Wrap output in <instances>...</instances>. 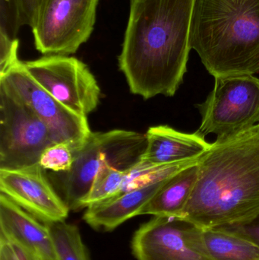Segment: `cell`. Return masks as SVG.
Masks as SVG:
<instances>
[{
  "label": "cell",
  "instance_id": "6da1fadb",
  "mask_svg": "<svg viewBox=\"0 0 259 260\" xmlns=\"http://www.w3.org/2000/svg\"><path fill=\"white\" fill-rule=\"evenodd\" d=\"M196 0H130L119 67L131 92L173 97L183 82Z\"/></svg>",
  "mask_w": 259,
  "mask_h": 260
},
{
  "label": "cell",
  "instance_id": "7a4b0ae2",
  "mask_svg": "<svg viewBox=\"0 0 259 260\" xmlns=\"http://www.w3.org/2000/svg\"><path fill=\"white\" fill-rule=\"evenodd\" d=\"M198 167L196 186L179 218L208 229L259 216V123L217 139L199 157Z\"/></svg>",
  "mask_w": 259,
  "mask_h": 260
},
{
  "label": "cell",
  "instance_id": "3957f363",
  "mask_svg": "<svg viewBox=\"0 0 259 260\" xmlns=\"http://www.w3.org/2000/svg\"><path fill=\"white\" fill-rule=\"evenodd\" d=\"M190 45L214 78L259 73V0H196Z\"/></svg>",
  "mask_w": 259,
  "mask_h": 260
},
{
  "label": "cell",
  "instance_id": "277c9868",
  "mask_svg": "<svg viewBox=\"0 0 259 260\" xmlns=\"http://www.w3.org/2000/svg\"><path fill=\"white\" fill-rule=\"evenodd\" d=\"M145 134L114 129L93 133L83 146L74 151V162L68 172L59 173L64 201L69 210L82 209L93 180L105 161L128 171L141 160L145 150Z\"/></svg>",
  "mask_w": 259,
  "mask_h": 260
},
{
  "label": "cell",
  "instance_id": "5b68a950",
  "mask_svg": "<svg viewBox=\"0 0 259 260\" xmlns=\"http://www.w3.org/2000/svg\"><path fill=\"white\" fill-rule=\"evenodd\" d=\"M54 143L45 123L6 82L0 80V170L40 165L43 151Z\"/></svg>",
  "mask_w": 259,
  "mask_h": 260
},
{
  "label": "cell",
  "instance_id": "8992f818",
  "mask_svg": "<svg viewBox=\"0 0 259 260\" xmlns=\"http://www.w3.org/2000/svg\"><path fill=\"white\" fill-rule=\"evenodd\" d=\"M214 88L197 105L202 116L198 133L225 139L259 123V78L252 75L214 78Z\"/></svg>",
  "mask_w": 259,
  "mask_h": 260
},
{
  "label": "cell",
  "instance_id": "52a82bcc",
  "mask_svg": "<svg viewBox=\"0 0 259 260\" xmlns=\"http://www.w3.org/2000/svg\"><path fill=\"white\" fill-rule=\"evenodd\" d=\"M99 0H41L32 25L36 50L43 54L76 53L94 29Z\"/></svg>",
  "mask_w": 259,
  "mask_h": 260
},
{
  "label": "cell",
  "instance_id": "ba28073f",
  "mask_svg": "<svg viewBox=\"0 0 259 260\" xmlns=\"http://www.w3.org/2000/svg\"><path fill=\"white\" fill-rule=\"evenodd\" d=\"M29 74L56 100L88 117L100 103V86L86 64L75 57L48 55L24 62Z\"/></svg>",
  "mask_w": 259,
  "mask_h": 260
},
{
  "label": "cell",
  "instance_id": "9c48e42d",
  "mask_svg": "<svg viewBox=\"0 0 259 260\" xmlns=\"http://www.w3.org/2000/svg\"><path fill=\"white\" fill-rule=\"evenodd\" d=\"M203 231L179 217L153 216L134 233L132 255L136 260H214Z\"/></svg>",
  "mask_w": 259,
  "mask_h": 260
},
{
  "label": "cell",
  "instance_id": "30bf717a",
  "mask_svg": "<svg viewBox=\"0 0 259 260\" xmlns=\"http://www.w3.org/2000/svg\"><path fill=\"white\" fill-rule=\"evenodd\" d=\"M0 80L6 82L45 123L55 143L65 142L76 151L92 133L87 117L73 112L46 91L29 74L24 62L19 61Z\"/></svg>",
  "mask_w": 259,
  "mask_h": 260
},
{
  "label": "cell",
  "instance_id": "8fae6325",
  "mask_svg": "<svg viewBox=\"0 0 259 260\" xmlns=\"http://www.w3.org/2000/svg\"><path fill=\"white\" fill-rule=\"evenodd\" d=\"M0 192L44 224L63 221L69 209L40 165L0 170Z\"/></svg>",
  "mask_w": 259,
  "mask_h": 260
},
{
  "label": "cell",
  "instance_id": "7c38bea8",
  "mask_svg": "<svg viewBox=\"0 0 259 260\" xmlns=\"http://www.w3.org/2000/svg\"><path fill=\"white\" fill-rule=\"evenodd\" d=\"M0 240L18 244L42 260H57L47 224L2 193Z\"/></svg>",
  "mask_w": 259,
  "mask_h": 260
},
{
  "label": "cell",
  "instance_id": "4fadbf2b",
  "mask_svg": "<svg viewBox=\"0 0 259 260\" xmlns=\"http://www.w3.org/2000/svg\"><path fill=\"white\" fill-rule=\"evenodd\" d=\"M147 145L141 161L162 165L199 158L211 143L198 132L185 133L169 126H152L145 133Z\"/></svg>",
  "mask_w": 259,
  "mask_h": 260
},
{
  "label": "cell",
  "instance_id": "5bb4252c",
  "mask_svg": "<svg viewBox=\"0 0 259 260\" xmlns=\"http://www.w3.org/2000/svg\"><path fill=\"white\" fill-rule=\"evenodd\" d=\"M169 179L121 192L91 205L86 208L83 220L94 230L113 232L128 220L138 216L141 209Z\"/></svg>",
  "mask_w": 259,
  "mask_h": 260
},
{
  "label": "cell",
  "instance_id": "9a60e30c",
  "mask_svg": "<svg viewBox=\"0 0 259 260\" xmlns=\"http://www.w3.org/2000/svg\"><path fill=\"white\" fill-rule=\"evenodd\" d=\"M198 174V163L175 174L141 209L139 215L180 217L193 193Z\"/></svg>",
  "mask_w": 259,
  "mask_h": 260
},
{
  "label": "cell",
  "instance_id": "2e32d148",
  "mask_svg": "<svg viewBox=\"0 0 259 260\" xmlns=\"http://www.w3.org/2000/svg\"><path fill=\"white\" fill-rule=\"evenodd\" d=\"M204 241L214 260H259V247L252 241L219 229H203Z\"/></svg>",
  "mask_w": 259,
  "mask_h": 260
},
{
  "label": "cell",
  "instance_id": "e0dca14e",
  "mask_svg": "<svg viewBox=\"0 0 259 260\" xmlns=\"http://www.w3.org/2000/svg\"><path fill=\"white\" fill-rule=\"evenodd\" d=\"M46 224L51 235L57 260H91L78 226L65 221Z\"/></svg>",
  "mask_w": 259,
  "mask_h": 260
},
{
  "label": "cell",
  "instance_id": "ac0fdd59",
  "mask_svg": "<svg viewBox=\"0 0 259 260\" xmlns=\"http://www.w3.org/2000/svg\"><path fill=\"white\" fill-rule=\"evenodd\" d=\"M126 171L105 161L93 180L91 189L82 203V209L120 193Z\"/></svg>",
  "mask_w": 259,
  "mask_h": 260
},
{
  "label": "cell",
  "instance_id": "d6986e66",
  "mask_svg": "<svg viewBox=\"0 0 259 260\" xmlns=\"http://www.w3.org/2000/svg\"><path fill=\"white\" fill-rule=\"evenodd\" d=\"M74 162V151L68 144L57 142L47 147L40 158L39 165L44 170L54 173H65L71 170Z\"/></svg>",
  "mask_w": 259,
  "mask_h": 260
},
{
  "label": "cell",
  "instance_id": "ffe728a7",
  "mask_svg": "<svg viewBox=\"0 0 259 260\" xmlns=\"http://www.w3.org/2000/svg\"><path fill=\"white\" fill-rule=\"evenodd\" d=\"M18 40L0 33V77L5 76L19 59L18 58Z\"/></svg>",
  "mask_w": 259,
  "mask_h": 260
},
{
  "label": "cell",
  "instance_id": "44dd1931",
  "mask_svg": "<svg viewBox=\"0 0 259 260\" xmlns=\"http://www.w3.org/2000/svg\"><path fill=\"white\" fill-rule=\"evenodd\" d=\"M216 229L230 232L246 238L256 244L259 247V216L252 221L241 224L234 225L221 226Z\"/></svg>",
  "mask_w": 259,
  "mask_h": 260
},
{
  "label": "cell",
  "instance_id": "7402d4cb",
  "mask_svg": "<svg viewBox=\"0 0 259 260\" xmlns=\"http://www.w3.org/2000/svg\"><path fill=\"white\" fill-rule=\"evenodd\" d=\"M3 241V240H2ZM7 242V241H6ZM9 243L15 260H42L39 256L26 250L24 247L13 243Z\"/></svg>",
  "mask_w": 259,
  "mask_h": 260
},
{
  "label": "cell",
  "instance_id": "603a6c76",
  "mask_svg": "<svg viewBox=\"0 0 259 260\" xmlns=\"http://www.w3.org/2000/svg\"><path fill=\"white\" fill-rule=\"evenodd\" d=\"M0 260H15L9 243L0 240Z\"/></svg>",
  "mask_w": 259,
  "mask_h": 260
}]
</instances>
